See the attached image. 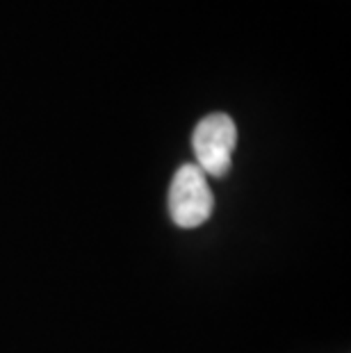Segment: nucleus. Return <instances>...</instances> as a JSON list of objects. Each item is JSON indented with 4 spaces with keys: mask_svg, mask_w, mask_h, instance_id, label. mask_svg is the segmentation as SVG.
I'll return each instance as SVG.
<instances>
[{
    "mask_svg": "<svg viewBox=\"0 0 351 353\" xmlns=\"http://www.w3.org/2000/svg\"><path fill=\"white\" fill-rule=\"evenodd\" d=\"M237 146V125L228 114L214 112L203 117L194 128L192 148L197 155V167L205 176L223 178L233 164V151Z\"/></svg>",
    "mask_w": 351,
    "mask_h": 353,
    "instance_id": "f257e3e1",
    "label": "nucleus"
},
{
    "mask_svg": "<svg viewBox=\"0 0 351 353\" xmlns=\"http://www.w3.org/2000/svg\"><path fill=\"white\" fill-rule=\"evenodd\" d=\"M214 196L208 176L197 164H183L169 187V214L176 226L197 228L210 219Z\"/></svg>",
    "mask_w": 351,
    "mask_h": 353,
    "instance_id": "f03ea898",
    "label": "nucleus"
}]
</instances>
